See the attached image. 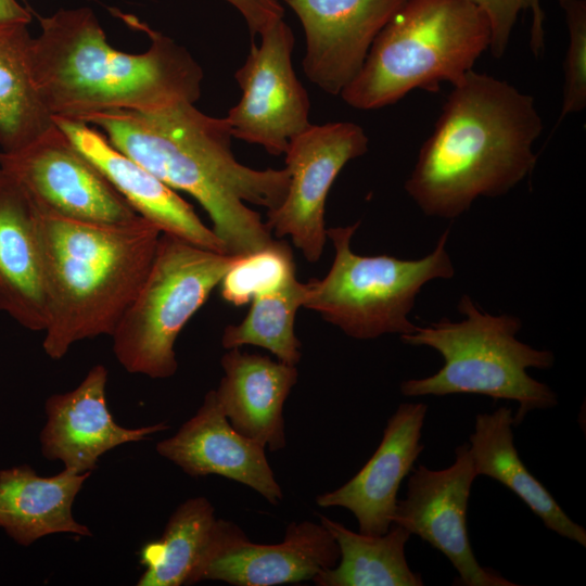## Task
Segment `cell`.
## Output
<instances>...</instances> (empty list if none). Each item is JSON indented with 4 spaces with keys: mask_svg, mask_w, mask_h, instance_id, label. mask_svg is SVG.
Masks as SVG:
<instances>
[{
    "mask_svg": "<svg viewBox=\"0 0 586 586\" xmlns=\"http://www.w3.org/2000/svg\"><path fill=\"white\" fill-rule=\"evenodd\" d=\"M563 11L569 46L563 63V98L557 126L586 106V1L558 0Z\"/></svg>",
    "mask_w": 586,
    "mask_h": 586,
    "instance_id": "28",
    "label": "cell"
},
{
    "mask_svg": "<svg viewBox=\"0 0 586 586\" xmlns=\"http://www.w3.org/2000/svg\"><path fill=\"white\" fill-rule=\"evenodd\" d=\"M513 417L507 406L475 417L469 450L475 472L492 477L514 493L557 534L586 546V531L558 505L547 488L531 474L513 443Z\"/></svg>",
    "mask_w": 586,
    "mask_h": 586,
    "instance_id": "22",
    "label": "cell"
},
{
    "mask_svg": "<svg viewBox=\"0 0 586 586\" xmlns=\"http://www.w3.org/2000/svg\"><path fill=\"white\" fill-rule=\"evenodd\" d=\"M359 222L327 230L335 255L323 279L307 282L303 307L319 313L345 334L370 340L387 333L413 332L411 311L420 290L431 280L450 279L455 269L446 251L449 230L420 259L388 255L361 256L351 249Z\"/></svg>",
    "mask_w": 586,
    "mask_h": 586,
    "instance_id": "7",
    "label": "cell"
},
{
    "mask_svg": "<svg viewBox=\"0 0 586 586\" xmlns=\"http://www.w3.org/2000/svg\"><path fill=\"white\" fill-rule=\"evenodd\" d=\"M90 474L64 468L56 475L40 476L26 464L0 470V528L24 547L56 533L92 536L72 511Z\"/></svg>",
    "mask_w": 586,
    "mask_h": 586,
    "instance_id": "21",
    "label": "cell"
},
{
    "mask_svg": "<svg viewBox=\"0 0 586 586\" xmlns=\"http://www.w3.org/2000/svg\"><path fill=\"white\" fill-rule=\"evenodd\" d=\"M487 17L491 28L489 50L494 58H501L507 49L512 29L521 11L530 9L533 15L530 47L535 56L545 48L544 18L540 0H469Z\"/></svg>",
    "mask_w": 586,
    "mask_h": 586,
    "instance_id": "29",
    "label": "cell"
},
{
    "mask_svg": "<svg viewBox=\"0 0 586 586\" xmlns=\"http://www.w3.org/2000/svg\"><path fill=\"white\" fill-rule=\"evenodd\" d=\"M116 15L150 37L146 51L131 54L112 47L89 8L38 17L41 31L29 44V69L52 117L84 122L104 111L199 100L203 71L189 51L133 15Z\"/></svg>",
    "mask_w": 586,
    "mask_h": 586,
    "instance_id": "2",
    "label": "cell"
},
{
    "mask_svg": "<svg viewBox=\"0 0 586 586\" xmlns=\"http://www.w3.org/2000/svg\"><path fill=\"white\" fill-rule=\"evenodd\" d=\"M225 372L215 390L231 426L270 451L285 447L284 403L297 381L296 366L231 348L220 360Z\"/></svg>",
    "mask_w": 586,
    "mask_h": 586,
    "instance_id": "20",
    "label": "cell"
},
{
    "mask_svg": "<svg viewBox=\"0 0 586 586\" xmlns=\"http://www.w3.org/2000/svg\"><path fill=\"white\" fill-rule=\"evenodd\" d=\"M368 150V137L354 123L310 125L294 137L284 152L290 174L288 193L266 225L276 237H290L305 258L320 259L326 238L324 206L342 168Z\"/></svg>",
    "mask_w": 586,
    "mask_h": 586,
    "instance_id": "11",
    "label": "cell"
},
{
    "mask_svg": "<svg viewBox=\"0 0 586 586\" xmlns=\"http://www.w3.org/2000/svg\"><path fill=\"white\" fill-rule=\"evenodd\" d=\"M295 277V264L288 243L272 241L267 246L238 256L221 279L220 295L234 306L255 296L281 289Z\"/></svg>",
    "mask_w": 586,
    "mask_h": 586,
    "instance_id": "27",
    "label": "cell"
},
{
    "mask_svg": "<svg viewBox=\"0 0 586 586\" xmlns=\"http://www.w3.org/2000/svg\"><path fill=\"white\" fill-rule=\"evenodd\" d=\"M40 226L46 296L42 347L58 360L81 340L113 334L151 267L162 231L141 216L107 225L42 209Z\"/></svg>",
    "mask_w": 586,
    "mask_h": 586,
    "instance_id": "4",
    "label": "cell"
},
{
    "mask_svg": "<svg viewBox=\"0 0 586 586\" xmlns=\"http://www.w3.org/2000/svg\"><path fill=\"white\" fill-rule=\"evenodd\" d=\"M237 258L162 232L151 267L111 335L122 367L152 379L174 375L179 333Z\"/></svg>",
    "mask_w": 586,
    "mask_h": 586,
    "instance_id": "8",
    "label": "cell"
},
{
    "mask_svg": "<svg viewBox=\"0 0 586 586\" xmlns=\"http://www.w3.org/2000/svg\"><path fill=\"white\" fill-rule=\"evenodd\" d=\"M276 1H278V2H279L280 0H276ZM282 1H284V0H282Z\"/></svg>",
    "mask_w": 586,
    "mask_h": 586,
    "instance_id": "32",
    "label": "cell"
},
{
    "mask_svg": "<svg viewBox=\"0 0 586 586\" xmlns=\"http://www.w3.org/2000/svg\"><path fill=\"white\" fill-rule=\"evenodd\" d=\"M455 462L443 470L422 464L411 469L406 497L397 501L393 524L406 528L444 553L467 586H513L500 574L480 565L467 528L470 491L477 476L463 443L455 450Z\"/></svg>",
    "mask_w": 586,
    "mask_h": 586,
    "instance_id": "13",
    "label": "cell"
},
{
    "mask_svg": "<svg viewBox=\"0 0 586 586\" xmlns=\"http://www.w3.org/2000/svg\"><path fill=\"white\" fill-rule=\"evenodd\" d=\"M320 523L330 532L340 549L335 566L317 574L318 586H421L422 578L410 570L405 546L411 534L392 524L383 535H366L346 528L324 515Z\"/></svg>",
    "mask_w": 586,
    "mask_h": 586,
    "instance_id": "23",
    "label": "cell"
},
{
    "mask_svg": "<svg viewBox=\"0 0 586 586\" xmlns=\"http://www.w3.org/2000/svg\"><path fill=\"white\" fill-rule=\"evenodd\" d=\"M27 23L0 21V146L13 152L44 132L53 118L31 79Z\"/></svg>",
    "mask_w": 586,
    "mask_h": 586,
    "instance_id": "24",
    "label": "cell"
},
{
    "mask_svg": "<svg viewBox=\"0 0 586 586\" xmlns=\"http://www.w3.org/2000/svg\"><path fill=\"white\" fill-rule=\"evenodd\" d=\"M485 14L469 0H407L374 39L341 95L357 110L393 104L413 89L459 82L489 48Z\"/></svg>",
    "mask_w": 586,
    "mask_h": 586,
    "instance_id": "5",
    "label": "cell"
},
{
    "mask_svg": "<svg viewBox=\"0 0 586 586\" xmlns=\"http://www.w3.org/2000/svg\"><path fill=\"white\" fill-rule=\"evenodd\" d=\"M107 375L103 365H95L74 390L47 398V422L39 435L44 458L77 473L91 472L114 447L168 429L165 422L136 429L117 424L106 404Z\"/></svg>",
    "mask_w": 586,
    "mask_h": 586,
    "instance_id": "15",
    "label": "cell"
},
{
    "mask_svg": "<svg viewBox=\"0 0 586 586\" xmlns=\"http://www.w3.org/2000/svg\"><path fill=\"white\" fill-rule=\"evenodd\" d=\"M244 17L249 30L254 37L259 35L269 24L284 14L283 8L276 0H226Z\"/></svg>",
    "mask_w": 586,
    "mask_h": 586,
    "instance_id": "30",
    "label": "cell"
},
{
    "mask_svg": "<svg viewBox=\"0 0 586 586\" xmlns=\"http://www.w3.org/2000/svg\"><path fill=\"white\" fill-rule=\"evenodd\" d=\"M252 42L234 78L242 90L226 116L232 136L262 145L272 155L284 154L289 142L310 126V103L292 65L294 35L282 18Z\"/></svg>",
    "mask_w": 586,
    "mask_h": 586,
    "instance_id": "9",
    "label": "cell"
},
{
    "mask_svg": "<svg viewBox=\"0 0 586 586\" xmlns=\"http://www.w3.org/2000/svg\"><path fill=\"white\" fill-rule=\"evenodd\" d=\"M458 310L464 316L461 321L443 318L400 335L405 344L431 347L444 359L433 375L403 381V395L479 394L514 400L519 405L514 426L532 410L557 406V394L527 373L528 368H551L555 355L517 339L522 327L518 317L484 313L467 294L461 296Z\"/></svg>",
    "mask_w": 586,
    "mask_h": 586,
    "instance_id": "6",
    "label": "cell"
},
{
    "mask_svg": "<svg viewBox=\"0 0 586 586\" xmlns=\"http://www.w3.org/2000/svg\"><path fill=\"white\" fill-rule=\"evenodd\" d=\"M306 36V77L329 94H341L357 76L386 23L407 0H284Z\"/></svg>",
    "mask_w": 586,
    "mask_h": 586,
    "instance_id": "14",
    "label": "cell"
},
{
    "mask_svg": "<svg viewBox=\"0 0 586 586\" xmlns=\"http://www.w3.org/2000/svg\"><path fill=\"white\" fill-rule=\"evenodd\" d=\"M0 313L30 331H44L46 296L40 209L0 168Z\"/></svg>",
    "mask_w": 586,
    "mask_h": 586,
    "instance_id": "19",
    "label": "cell"
},
{
    "mask_svg": "<svg viewBox=\"0 0 586 586\" xmlns=\"http://www.w3.org/2000/svg\"><path fill=\"white\" fill-rule=\"evenodd\" d=\"M0 21H16L29 24L31 13L16 0H0Z\"/></svg>",
    "mask_w": 586,
    "mask_h": 586,
    "instance_id": "31",
    "label": "cell"
},
{
    "mask_svg": "<svg viewBox=\"0 0 586 586\" xmlns=\"http://www.w3.org/2000/svg\"><path fill=\"white\" fill-rule=\"evenodd\" d=\"M426 410L423 403L400 404L367 463L341 487L318 495L317 505L346 508L357 519L359 533L385 534L393 524L400 483L424 448L420 438Z\"/></svg>",
    "mask_w": 586,
    "mask_h": 586,
    "instance_id": "18",
    "label": "cell"
},
{
    "mask_svg": "<svg viewBox=\"0 0 586 586\" xmlns=\"http://www.w3.org/2000/svg\"><path fill=\"white\" fill-rule=\"evenodd\" d=\"M306 293L307 283L294 278L281 289L255 296L245 318L239 324L225 328L222 346L227 349L259 346L272 353L279 361L296 366L302 354L294 322Z\"/></svg>",
    "mask_w": 586,
    "mask_h": 586,
    "instance_id": "26",
    "label": "cell"
},
{
    "mask_svg": "<svg viewBox=\"0 0 586 586\" xmlns=\"http://www.w3.org/2000/svg\"><path fill=\"white\" fill-rule=\"evenodd\" d=\"M216 519L214 506L203 496L180 504L169 517L162 536L142 547L140 562L145 570L137 585H189Z\"/></svg>",
    "mask_w": 586,
    "mask_h": 586,
    "instance_id": "25",
    "label": "cell"
},
{
    "mask_svg": "<svg viewBox=\"0 0 586 586\" xmlns=\"http://www.w3.org/2000/svg\"><path fill=\"white\" fill-rule=\"evenodd\" d=\"M453 87L405 183L426 216L447 219L527 177L543 130L533 97L505 80L471 69Z\"/></svg>",
    "mask_w": 586,
    "mask_h": 586,
    "instance_id": "3",
    "label": "cell"
},
{
    "mask_svg": "<svg viewBox=\"0 0 586 586\" xmlns=\"http://www.w3.org/2000/svg\"><path fill=\"white\" fill-rule=\"evenodd\" d=\"M103 130L111 144L173 190L194 198L212 220L227 254L243 256L273 239L259 214L245 203L275 209L283 202L290 174L257 170L237 161L226 117L208 116L194 103L150 110H112L85 120Z\"/></svg>",
    "mask_w": 586,
    "mask_h": 586,
    "instance_id": "1",
    "label": "cell"
},
{
    "mask_svg": "<svg viewBox=\"0 0 586 586\" xmlns=\"http://www.w3.org/2000/svg\"><path fill=\"white\" fill-rule=\"evenodd\" d=\"M0 168L20 181L42 211L107 225L139 217L54 122L22 149L1 151Z\"/></svg>",
    "mask_w": 586,
    "mask_h": 586,
    "instance_id": "10",
    "label": "cell"
},
{
    "mask_svg": "<svg viewBox=\"0 0 586 586\" xmlns=\"http://www.w3.org/2000/svg\"><path fill=\"white\" fill-rule=\"evenodd\" d=\"M156 451L192 477L224 476L253 488L271 505L283 498L265 447L231 426L215 390L173 436L157 443Z\"/></svg>",
    "mask_w": 586,
    "mask_h": 586,
    "instance_id": "16",
    "label": "cell"
},
{
    "mask_svg": "<svg viewBox=\"0 0 586 586\" xmlns=\"http://www.w3.org/2000/svg\"><path fill=\"white\" fill-rule=\"evenodd\" d=\"M340 549L320 523L291 522L283 540L256 544L235 523L216 519L189 585L220 581L235 586H273L311 579L335 566Z\"/></svg>",
    "mask_w": 586,
    "mask_h": 586,
    "instance_id": "12",
    "label": "cell"
},
{
    "mask_svg": "<svg viewBox=\"0 0 586 586\" xmlns=\"http://www.w3.org/2000/svg\"><path fill=\"white\" fill-rule=\"evenodd\" d=\"M53 122L123 195L139 216L192 244L227 254L224 242L193 207L148 169L114 148L90 124L54 116Z\"/></svg>",
    "mask_w": 586,
    "mask_h": 586,
    "instance_id": "17",
    "label": "cell"
}]
</instances>
